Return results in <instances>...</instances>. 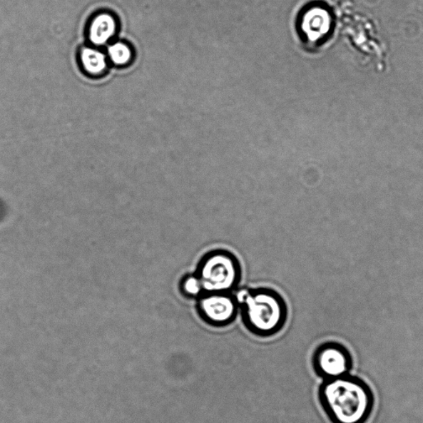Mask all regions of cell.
<instances>
[{
	"instance_id": "6da1fadb",
	"label": "cell",
	"mask_w": 423,
	"mask_h": 423,
	"mask_svg": "<svg viewBox=\"0 0 423 423\" xmlns=\"http://www.w3.org/2000/svg\"><path fill=\"white\" fill-rule=\"evenodd\" d=\"M318 398L332 423H365L374 406L369 386L350 374L323 380L318 389Z\"/></svg>"
},
{
	"instance_id": "7a4b0ae2",
	"label": "cell",
	"mask_w": 423,
	"mask_h": 423,
	"mask_svg": "<svg viewBox=\"0 0 423 423\" xmlns=\"http://www.w3.org/2000/svg\"><path fill=\"white\" fill-rule=\"evenodd\" d=\"M243 306L244 325L259 337H270L283 328L287 310L283 299L269 290H242L235 296Z\"/></svg>"
},
{
	"instance_id": "3957f363",
	"label": "cell",
	"mask_w": 423,
	"mask_h": 423,
	"mask_svg": "<svg viewBox=\"0 0 423 423\" xmlns=\"http://www.w3.org/2000/svg\"><path fill=\"white\" fill-rule=\"evenodd\" d=\"M203 294L229 293L241 278V267L234 255L225 250H214L205 255L195 274Z\"/></svg>"
},
{
	"instance_id": "277c9868",
	"label": "cell",
	"mask_w": 423,
	"mask_h": 423,
	"mask_svg": "<svg viewBox=\"0 0 423 423\" xmlns=\"http://www.w3.org/2000/svg\"><path fill=\"white\" fill-rule=\"evenodd\" d=\"M312 367L323 380L349 374L352 367L351 354L342 345L327 342L318 347L312 356Z\"/></svg>"
},
{
	"instance_id": "5b68a950",
	"label": "cell",
	"mask_w": 423,
	"mask_h": 423,
	"mask_svg": "<svg viewBox=\"0 0 423 423\" xmlns=\"http://www.w3.org/2000/svg\"><path fill=\"white\" fill-rule=\"evenodd\" d=\"M238 307L236 297L229 293L203 294L198 297V312L213 327L230 325L237 316Z\"/></svg>"
},
{
	"instance_id": "8992f818",
	"label": "cell",
	"mask_w": 423,
	"mask_h": 423,
	"mask_svg": "<svg viewBox=\"0 0 423 423\" xmlns=\"http://www.w3.org/2000/svg\"><path fill=\"white\" fill-rule=\"evenodd\" d=\"M118 24L112 14L102 13L91 20L88 27V40L93 46L106 45L117 34Z\"/></svg>"
},
{
	"instance_id": "52a82bcc",
	"label": "cell",
	"mask_w": 423,
	"mask_h": 423,
	"mask_svg": "<svg viewBox=\"0 0 423 423\" xmlns=\"http://www.w3.org/2000/svg\"><path fill=\"white\" fill-rule=\"evenodd\" d=\"M108 57L101 51L93 48H83L80 60L83 71L91 76H101L108 68Z\"/></svg>"
},
{
	"instance_id": "ba28073f",
	"label": "cell",
	"mask_w": 423,
	"mask_h": 423,
	"mask_svg": "<svg viewBox=\"0 0 423 423\" xmlns=\"http://www.w3.org/2000/svg\"><path fill=\"white\" fill-rule=\"evenodd\" d=\"M108 56L114 65L123 66L132 61L133 51L128 44L118 41L108 46Z\"/></svg>"
},
{
	"instance_id": "9c48e42d",
	"label": "cell",
	"mask_w": 423,
	"mask_h": 423,
	"mask_svg": "<svg viewBox=\"0 0 423 423\" xmlns=\"http://www.w3.org/2000/svg\"><path fill=\"white\" fill-rule=\"evenodd\" d=\"M180 288L182 293L190 297H200L203 295L201 282L196 275L185 277L181 282Z\"/></svg>"
}]
</instances>
